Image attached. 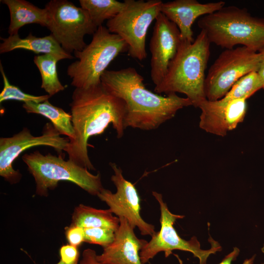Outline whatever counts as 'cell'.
<instances>
[{
	"label": "cell",
	"mask_w": 264,
	"mask_h": 264,
	"mask_svg": "<svg viewBox=\"0 0 264 264\" xmlns=\"http://www.w3.org/2000/svg\"><path fill=\"white\" fill-rule=\"evenodd\" d=\"M69 106L75 137L69 141L65 152L69 159L94 170L88 154V139L103 133L110 124L115 130L117 137H122L125 130V103L108 92L101 83L88 88H75Z\"/></svg>",
	"instance_id": "1"
},
{
	"label": "cell",
	"mask_w": 264,
	"mask_h": 264,
	"mask_svg": "<svg viewBox=\"0 0 264 264\" xmlns=\"http://www.w3.org/2000/svg\"><path fill=\"white\" fill-rule=\"evenodd\" d=\"M143 81L142 76L132 67L107 70L101 76L105 89L125 103V129H156L173 118L179 110L192 105L188 98L176 93L163 96L153 92L145 87Z\"/></svg>",
	"instance_id": "2"
},
{
	"label": "cell",
	"mask_w": 264,
	"mask_h": 264,
	"mask_svg": "<svg viewBox=\"0 0 264 264\" xmlns=\"http://www.w3.org/2000/svg\"><path fill=\"white\" fill-rule=\"evenodd\" d=\"M210 44L202 30L192 43L181 40L165 77L154 87L155 93H183L191 101L192 106L198 108L206 99L205 73L210 54Z\"/></svg>",
	"instance_id": "3"
},
{
	"label": "cell",
	"mask_w": 264,
	"mask_h": 264,
	"mask_svg": "<svg viewBox=\"0 0 264 264\" xmlns=\"http://www.w3.org/2000/svg\"><path fill=\"white\" fill-rule=\"evenodd\" d=\"M198 25L211 44L225 49L240 45L258 52L264 47V18L252 16L244 8L225 5L201 17Z\"/></svg>",
	"instance_id": "4"
},
{
	"label": "cell",
	"mask_w": 264,
	"mask_h": 264,
	"mask_svg": "<svg viewBox=\"0 0 264 264\" xmlns=\"http://www.w3.org/2000/svg\"><path fill=\"white\" fill-rule=\"evenodd\" d=\"M22 158L35 179L39 196H47L48 190L55 189L60 181L73 183L93 196H97L104 188L100 173L93 175L72 160H65L61 155H44L36 151L24 154Z\"/></svg>",
	"instance_id": "5"
},
{
	"label": "cell",
	"mask_w": 264,
	"mask_h": 264,
	"mask_svg": "<svg viewBox=\"0 0 264 264\" xmlns=\"http://www.w3.org/2000/svg\"><path fill=\"white\" fill-rule=\"evenodd\" d=\"M125 41L110 32L106 26L98 27L90 43L81 51L74 52L78 60L67 67V74L75 88H88L101 84V78L110 63L128 51Z\"/></svg>",
	"instance_id": "6"
},
{
	"label": "cell",
	"mask_w": 264,
	"mask_h": 264,
	"mask_svg": "<svg viewBox=\"0 0 264 264\" xmlns=\"http://www.w3.org/2000/svg\"><path fill=\"white\" fill-rule=\"evenodd\" d=\"M125 6L107 21L109 31L127 44L128 55L140 61L147 57L146 38L148 29L161 13L160 0H125Z\"/></svg>",
	"instance_id": "7"
},
{
	"label": "cell",
	"mask_w": 264,
	"mask_h": 264,
	"mask_svg": "<svg viewBox=\"0 0 264 264\" xmlns=\"http://www.w3.org/2000/svg\"><path fill=\"white\" fill-rule=\"evenodd\" d=\"M260 63V53L247 47L225 49L208 71L204 82L206 99L216 101L223 98L240 78L258 72Z\"/></svg>",
	"instance_id": "8"
},
{
	"label": "cell",
	"mask_w": 264,
	"mask_h": 264,
	"mask_svg": "<svg viewBox=\"0 0 264 264\" xmlns=\"http://www.w3.org/2000/svg\"><path fill=\"white\" fill-rule=\"evenodd\" d=\"M47 11V28L67 53L82 51L87 44L86 35L97 29L88 12L66 0H51L44 7Z\"/></svg>",
	"instance_id": "9"
},
{
	"label": "cell",
	"mask_w": 264,
	"mask_h": 264,
	"mask_svg": "<svg viewBox=\"0 0 264 264\" xmlns=\"http://www.w3.org/2000/svg\"><path fill=\"white\" fill-rule=\"evenodd\" d=\"M152 195L157 201L160 210V229L155 232L149 242L143 247L140 252L142 264L148 263L158 253L163 251L165 257H168L174 250H179L192 253L199 260V264H207L210 255L221 251L220 244L212 239L211 247L207 250L200 248L199 242L195 237L186 241L181 238L174 227L177 219H183V215H176L170 211L167 204L164 201L161 194L155 191Z\"/></svg>",
	"instance_id": "10"
},
{
	"label": "cell",
	"mask_w": 264,
	"mask_h": 264,
	"mask_svg": "<svg viewBox=\"0 0 264 264\" xmlns=\"http://www.w3.org/2000/svg\"><path fill=\"white\" fill-rule=\"evenodd\" d=\"M70 139L60 136V133L52 124L44 126L43 134L33 135L30 131L24 128L21 132L9 137L0 138V176L11 184L18 183L22 178L19 171L12 166L15 160L27 149L38 146L53 148L58 153L65 151Z\"/></svg>",
	"instance_id": "11"
},
{
	"label": "cell",
	"mask_w": 264,
	"mask_h": 264,
	"mask_svg": "<svg viewBox=\"0 0 264 264\" xmlns=\"http://www.w3.org/2000/svg\"><path fill=\"white\" fill-rule=\"evenodd\" d=\"M110 165L114 172L111 180L116 192L113 193L103 188L98 197L109 206L112 214L126 219L133 228L137 227L142 235L152 236L155 232V227L144 220L140 215V198L134 185L125 178L122 169L115 163Z\"/></svg>",
	"instance_id": "12"
},
{
	"label": "cell",
	"mask_w": 264,
	"mask_h": 264,
	"mask_svg": "<svg viewBox=\"0 0 264 264\" xmlns=\"http://www.w3.org/2000/svg\"><path fill=\"white\" fill-rule=\"evenodd\" d=\"M150 42L151 78L155 86L165 77L179 47L181 37L177 26L160 13L155 21Z\"/></svg>",
	"instance_id": "13"
},
{
	"label": "cell",
	"mask_w": 264,
	"mask_h": 264,
	"mask_svg": "<svg viewBox=\"0 0 264 264\" xmlns=\"http://www.w3.org/2000/svg\"><path fill=\"white\" fill-rule=\"evenodd\" d=\"M198 108L201 110L200 128L223 137L243 121L247 110L246 99L230 100L224 97L216 101L206 99Z\"/></svg>",
	"instance_id": "14"
},
{
	"label": "cell",
	"mask_w": 264,
	"mask_h": 264,
	"mask_svg": "<svg viewBox=\"0 0 264 264\" xmlns=\"http://www.w3.org/2000/svg\"><path fill=\"white\" fill-rule=\"evenodd\" d=\"M225 5L223 1L202 3L197 0H175L162 2L161 13L177 26L181 40L192 43L195 39L192 26L195 20Z\"/></svg>",
	"instance_id": "15"
},
{
	"label": "cell",
	"mask_w": 264,
	"mask_h": 264,
	"mask_svg": "<svg viewBox=\"0 0 264 264\" xmlns=\"http://www.w3.org/2000/svg\"><path fill=\"white\" fill-rule=\"evenodd\" d=\"M119 226L113 242L103 248L97 260L103 264H142L140 252L148 242L138 239L126 219L119 218Z\"/></svg>",
	"instance_id": "16"
},
{
	"label": "cell",
	"mask_w": 264,
	"mask_h": 264,
	"mask_svg": "<svg viewBox=\"0 0 264 264\" xmlns=\"http://www.w3.org/2000/svg\"><path fill=\"white\" fill-rule=\"evenodd\" d=\"M2 43L0 44V53H7L12 50L22 49L28 50L35 53L50 54L58 57L61 60L73 59L74 57L65 51L53 36L49 35L38 37L31 33L23 38L19 34L1 38Z\"/></svg>",
	"instance_id": "17"
},
{
	"label": "cell",
	"mask_w": 264,
	"mask_h": 264,
	"mask_svg": "<svg viewBox=\"0 0 264 264\" xmlns=\"http://www.w3.org/2000/svg\"><path fill=\"white\" fill-rule=\"evenodd\" d=\"M8 8L10 21L8 32L10 36L18 34L19 29L28 24L36 23L47 26V11L24 0H2Z\"/></svg>",
	"instance_id": "18"
},
{
	"label": "cell",
	"mask_w": 264,
	"mask_h": 264,
	"mask_svg": "<svg viewBox=\"0 0 264 264\" xmlns=\"http://www.w3.org/2000/svg\"><path fill=\"white\" fill-rule=\"evenodd\" d=\"M113 214L109 209H98L80 204L74 210L71 224L83 228H106L116 232L120 220Z\"/></svg>",
	"instance_id": "19"
},
{
	"label": "cell",
	"mask_w": 264,
	"mask_h": 264,
	"mask_svg": "<svg viewBox=\"0 0 264 264\" xmlns=\"http://www.w3.org/2000/svg\"><path fill=\"white\" fill-rule=\"evenodd\" d=\"M22 108L27 113L41 114L48 118L60 134L67 136L70 140L74 138L71 115L62 109L52 105L48 100L39 103H24Z\"/></svg>",
	"instance_id": "20"
},
{
	"label": "cell",
	"mask_w": 264,
	"mask_h": 264,
	"mask_svg": "<svg viewBox=\"0 0 264 264\" xmlns=\"http://www.w3.org/2000/svg\"><path fill=\"white\" fill-rule=\"evenodd\" d=\"M59 61L61 60L58 57L50 54L37 55L33 59L41 76V87L50 96L66 88L60 81L58 76L57 63Z\"/></svg>",
	"instance_id": "21"
},
{
	"label": "cell",
	"mask_w": 264,
	"mask_h": 264,
	"mask_svg": "<svg viewBox=\"0 0 264 264\" xmlns=\"http://www.w3.org/2000/svg\"><path fill=\"white\" fill-rule=\"evenodd\" d=\"M80 7L85 9L94 25L97 28L103 22L109 21L119 14L125 3L116 0H80Z\"/></svg>",
	"instance_id": "22"
},
{
	"label": "cell",
	"mask_w": 264,
	"mask_h": 264,
	"mask_svg": "<svg viewBox=\"0 0 264 264\" xmlns=\"http://www.w3.org/2000/svg\"><path fill=\"white\" fill-rule=\"evenodd\" d=\"M264 80L257 71L251 72L240 78L224 97L230 99H247L261 88Z\"/></svg>",
	"instance_id": "23"
},
{
	"label": "cell",
	"mask_w": 264,
	"mask_h": 264,
	"mask_svg": "<svg viewBox=\"0 0 264 264\" xmlns=\"http://www.w3.org/2000/svg\"><path fill=\"white\" fill-rule=\"evenodd\" d=\"M0 71L1 74L3 88L0 93V103L7 100H16L24 103L33 102L36 103L48 100L51 97L48 94L35 96L27 94L21 90L18 87L11 85L3 70L1 63H0Z\"/></svg>",
	"instance_id": "24"
},
{
	"label": "cell",
	"mask_w": 264,
	"mask_h": 264,
	"mask_svg": "<svg viewBox=\"0 0 264 264\" xmlns=\"http://www.w3.org/2000/svg\"><path fill=\"white\" fill-rule=\"evenodd\" d=\"M85 242L101 245L103 248L111 243L115 237V231L101 227L84 228Z\"/></svg>",
	"instance_id": "25"
},
{
	"label": "cell",
	"mask_w": 264,
	"mask_h": 264,
	"mask_svg": "<svg viewBox=\"0 0 264 264\" xmlns=\"http://www.w3.org/2000/svg\"><path fill=\"white\" fill-rule=\"evenodd\" d=\"M65 235L69 244L78 247L85 242L84 229L70 224L65 228Z\"/></svg>",
	"instance_id": "26"
},
{
	"label": "cell",
	"mask_w": 264,
	"mask_h": 264,
	"mask_svg": "<svg viewBox=\"0 0 264 264\" xmlns=\"http://www.w3.org/2000/svg\"><path fill=\"white\" fill-rule=\"evenodd\" d=\"M59 254L60 260L66 264H72L78 262L79 258L78 247L69 244L61 246Z\"/></svg>",
	"instance_id": "27"
},
{
	"label": "cell",
	"mask_w": 264,
	"mask_h": 264,
	"mask_svg": "<svg viewBox=\"0 0 264 264\" xmlns=\"http://www.w3.org/2000/svg\"><path fill=\"white\" fill-rule=\"evenodd\" d=\"M240 253L238 248L235 247L233 250L227 254L223 260L218 264H232V262L235 261ZM255 255L253 256L249 259H245L242 264H253Z\"/></svg>",
	"instance_id": "28"
},
{
	"label": "cell",
	"mask_w": 264,
	"mask_h": 264,
	"mask_svg": "<svg viewBox=\"0 0 264 264\" xmlns=\"http://www.w3.org/2000/svg\"><path fill=\"white\" fill-rule=\"evenodd\" d=\"M96 257V253L93 249H86L83 252L79 264H103L97 260Z\"/></svg>",
	"instance_id": "29"
},
{
	"label": "cell",
	"mask_w": 264,
	"mask_h": 264,
	"mask_svg": "<svg viewBox=\"0 0 264 264\" xmlns=\"http://www.w3.org/2000/svg\"><path fill=\"white\" fill-rule=\"evenodd\" d=\"M258 52L261 56V63L258 72L264 80V47L261 48Z\"/></svg>",
	"instance_id": "30"
},
{
	"label": "cell",
	"mask_w": 264,
	"mask_h": 264,
	"mask_svg": "<svg viewBox=\"0 0 264 264\" xmlns=\"http://www.w3.org/2000/svg\"><path fill=\"white\" fill-rule=\"evenodd\" d=\"M78 262H76L72 264H78ZM56 264H65L64 263H63L62 261H61V260Z\"/></svg>",
	"instance_id": "31"
},
{
	"label": "cell",
	"mask_w": 264,
	"mask_h": 264,
	"mask_svg": "<svg viewBox=\"0 0 264 264\" xmlns=\"http://www.w3.org/2000/svg\"><path fill=\"white\" fill-rule=\"evenodd\" d=\"M261 250H262V251L264 254V245L263 247L262 248ZM263 264H264V263H263Z\"/></svg>",
	"instance_id": "32"
},
{
	"label": "cell",
	"mask_w": 264,
	"mask_h": 264,
	"mask_svg": "<svg viewBox=\"0 0 264 264\" xmlns=\"http://www.w3.org/2000/svg\"></svg>",
	"instance_id": "33"
}]
</instances>
